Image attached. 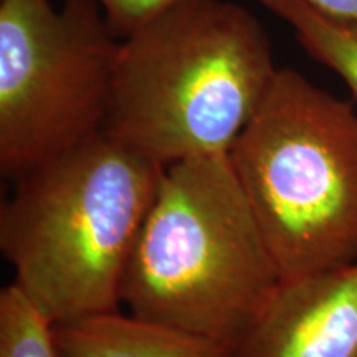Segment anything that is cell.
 <instances>
[{"label":"cell","instance_id":"cell-3","mask_svg":"<svg viewBox=\"0 0 357 357\" xmlns=\"http://www.w3.org/2000/svg\"><path fill=\"white\" fill-rule=\"evenodd\" d=\"M281 283L229 154L167 166L124 273L129 314L234 354Z\"/></svg>","mask_w":357,"mask_h":357},{"label":"cell","instance_id":"cell-8","mask_svg":"<svg viewBox=\"0 0 357 357\" xmlns=\"http://www.w3.org/2000/svg\"><path fill=\"white\" fill-rule=\"evenodd\" d=\"M293 30L312 60L333 70L357 100V24L333 19L305 0H260Z\"/></svg>","mask_w":357,"mask_h":357},{"label":"cell","instance_id":"cell-6","mask_svg":"<svg viewBox=\"0 0 357 357\" xmlns=\"http://www.w3.org/2000/svg\"><path fill=\"white\" fill-rule=\"evenodd\" d=\"M231 357H357V261L281 283Z\"/></svg>","mask_w":357,"mask_h":357},{"label":"cell","instance_id":"cell-10","mask_svg":"<svg viewBox=\"0 0 357 357\" xmlns=\"http://www.w3.org/2000/svg\"><path fill=\"white\" fill-rule=\"evenodd\" d=\"M96 2L101 6L114 33L119 38H124L134 29L176 0H96Z\"/></svg>","mask_w":357,"mask_h":357},{"label":"cell","instance_id":"cell-4","mask_svg":"<svg viewBox=\"0 0 357 357\" xmlns=\"http://www.w3.org/2000/svg\"><path fill=\"white\" fill-rule=\"evenodd\" d=\"M229 158L281 281L357 261V111L278 68Z\"/></svg>","mask_w":357,"mask_h":357},{"label":"cell","instance_id":"cell-1","mask_svg":"<svg viewBox=\"0 0 357 357\" xmlns=\"http://www.w3.org/2000/svg\"><path fill=\"white\" fill-rule=\"evenodd\" d=\"M164 171L101 129L15 181L0 248L13 284L53 326L118 311Z\"/></svg>","mask_w":357,"mask_h":357},{"label":"cell","instance_id":"cell-11","mask_svg":"<svg viewBox=\"0 0 357 357\" xmlns=\"http://www.w3.org/2000/svg\"><path fill=\"white\" fill-rule=\"evenodd\" d=\"M333 19L357 24V0H305Z\"/></svg>","mask_w":357,"mask_h":357},{"label":"cell","instance_id":"cell-9","mask_svg":"<svg viewBox=\"0 0 357 357\" xmlns=\"http://www.w3.org/2000/svg\"><path fill=\"white\" fill-rule=\"evenodd\" d=\"M0 357H60L53 324L13 283L0 291Z\"/></svg>","mask_w":357,"mask_h":357},{"label":"cell","instance_id":"cell-5","mask_svg":"<svg viewBox=\"0 0 357 357\" xmlns=\"http://www.w3.org/2000/svg\"><path fill=\"white\" fill-rule=\"evenodd\" d=\"M121 38L96 0H0V174L22 176L105 129Z\"/></svg>","mask_w":357,"mask_h":357},{"label":"cell","instance_id":"cell-7","mask_svg":"<svg viewBox=\"0 0 357 357\" xmlns=\"http://www.w3.org/2000/svg\"><path fill=\"white\" fill-rule=\"evenodd\" d=\"M60 357H231L208 339L149 321L105 312L53 326Z\"/></svg>","mask_w":357,"mask_h":357},{"label":"cell","instance_id":"cell-2","mask_svg":"<svg viewBox=\"0 0 357 357\" xmlns=\"http://www.w3.org/2000/svg\"><path fill=\"white\" fill-rule=\"evenodd\" d=\"M276 71L248 8L176 0L121 38L105 129L166 167L229 154Z\"/></svg>","mask_w":357,"mask_h":357}]
</instances>
